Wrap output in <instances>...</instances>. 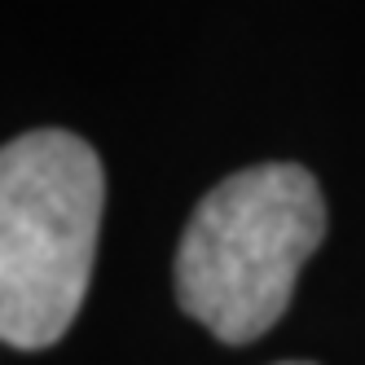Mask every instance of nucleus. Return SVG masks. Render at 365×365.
<instances>
[{
  "label": "nucleus",
  "mask_w": 365,
  "mask_h": 365,
  "mask_svg": "<svg viewBox=\"0 0 365 365\" xmlns=\"http://www.w3.org/2000/svg\"><path fill=\"white\" fill-rule=\"evenodd\" d=\"M326 202L299 163H255L198 202L176 251V299L220 344H251L286 312L322 247Z\"/></svg>",
  "instance_id": "f257e3e1"
},
{
  "label": "nucleus",
  "mask_w": 365,
  "mask_h": 365,
  "mask_svg": "<svg viewBox=\"0 0 365 365\" xmlns=\"http://www.w3.org/2000/svg\"><path fill=\"white\" fill-rule=\"evenodd\" d=\"M106 176L93 145L36 128L0 145V344L48 348L84 304Z\"/></svg>",
  "instance_id": "f03ea898"
},
{
  "label": "nucleus",
  "mask_w": 365,
  "mask_h": 365,
  "mask_svg": "<svg viewBox=\"0 0 365 365\" xmlns=\"http://www.w3.org/2000/svg\"><path fill=\"white\" fill-rule=\"evenodd\" d=\"M282 365H308V361H282Z\"/></svg>",
  "instance_id": "7ed1b4c3"
}]
</instances>
